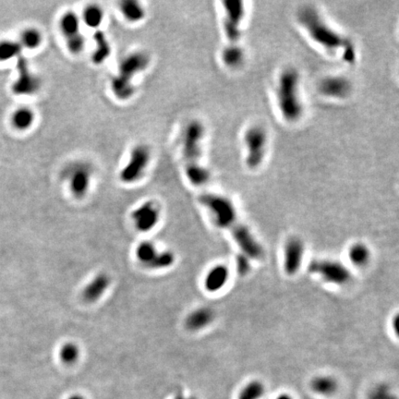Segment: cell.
I'll return each mask as SVG.
<instances>
[{
  "instance_id": "obj_15",
  "label": "cell",
  "mask_w": 399,
  "mask_h": 399,
  "mask_svg": "<svg viewBox=\"0 0 399 399\" xmlns=\"http://www.w3.org/2000/svg\"><path fill=\"white\" fill-rule=\"evenodd\" d=\"M110 285V277L107 274L101 272L85 286L82 297L87 302H94L100 300Z\"/></svg>"
},
{
  "instance_id": "obj_19",
  "label": "cell",
  "mask_w": 399,
  "mask_h": 399,
  "mask_svg": "<svg viewBox=\"0 0 399 399\" xmlns=\"http://www.w3.org/2000/svg\"><path fill=\"white\" fill-rule=\"evenodd\" d=\"M214 319H215L214 311L206 307H202L193 310L187 316L185 321V325L191 331H199L207 327Z\"/></svg>"
},
{
  "instance_id": "obj_35",
  "label": "cell",
  "mask_w": 399,
  "mask_h": 399,
  "mask_svg": "<svg viewBox=\"0 0 399 399\" xmlns=\"http://www.w3.org/2000/svg\"><path fill=\"white\" fill-rule=\"evenodd\" d=\"M69 399H85L82 396H80V395H72L71 397H70Z\"/></svg>"
},
{
  "instance_id": "obj_11",
  "label": "cell",
  "mask_w": 399,
  "mask_h": 399,
  "mask_svg": "<svg viewBox=\"0 0 399 399\" xmlns=\"http://www.w3.org/2000/svg\"><path fill=\"white\" fill-rule=\"evenodd\" d=\"M18 78L12 85L13 93L24 96L36 94L41 87V80L31 71L26 58L22 56L18 60Z\"/></svg>"
},
{
  "instance_id": "obj_36",
  "label": "cell",
  "mask_w": 399,
  "mask_h": 399,
  "mask_svg": "<svg viewBox=\"0 0 399 399\" xmlns=\"http://www.w3.org/2000/svg\"><path fill=\"white\" fill-rule=\"evenodd\" d=\"M178 399H193V398H183V397H179Z\"/></svg>"
},
{
  "instance_id": "obj_16",
  "label": "cell",
  "mask_w": 399,
  "mask_h": 399,
  "mask_svg": "<svg viewBox=\"0 0 399 399\" xmlns=\"http://www.w3.org/2000/svg\"><path fill=\"white\" fill-rule=\"evenodd\" d=\"M320 91L332 97H346L350 90L351 85L347 79L343 77H329L322 80L320 83Z\"/></svg>"
},
{
  "instance_id": "obj_28",
  "label": "cell",
  "mask_w": 399,
  "mask_h": 399,
  "mask_svg": "<svg viewBox=\"0 0 399 399\" xmlns=\"http://www.w3.org/2000/svg\"><path fill=\"white\" fill-rule=\"evenodd\" d=\"M23 47L19 42L5 40L0 42V61L10 60L19 56Z\"/></svg>"
},
{
  "instance_id": "obj_32",
  "label": "cell",
  "mask_w": 399,
  "mask_h": 399,
  "mask_svg": "<svg viewBox=\"0 0 399 399\" xmlns=\"http://www.w3.org/2000/svg\"><path fill=\"white\" fill-rule=\"evenodd\" d=\"M66 46L68 50L71 53L72 55L77 56L82 53L85 47V38L83 34L81 33L78 36L71 38L66 40Z\"/></svg>"
},
{
  "instance_id": "obj_34",
  "label": "cell",
  "mask_w": 399,
  "mask_h": 399,
  "mask_svg": "<svg viewBox=\"0 0 399 399\" xmlns=\"http://www.w3.org/2000/svg\"><path fill=\"white\" fill-rule=\"evenodd\" d=\"M277 399H292L288 394H281L280 396H278Z\"/></svg>"
},
{
  "instance_id": "obj_1",
  "label": "cell",
  "mask_w": 399,
  "mask_h": 399,
  "mask_svg": "<svg viewBox=\"0 0 399 399\" xmlns=\"http://www.w3.org/2000/svg\"><path fill=\"white\" fill-rule=\"evenodd\" d=\"M299 19L310 37L329 51H342L344 60H355V49L351 41L331 28L312 7H303L299 11Z\"/></svg>"
},
{
  "instance_id": "obj_18",
  "label": "cell",
  "mask_w": 399,
  "mask_h": 399,
  "mask_svg": "<svg viewBox=\"0 0 399 399\" xmlns=\"http://www.w3.org/2000/svg\"><path fill=\"white\" fill-rule=\"evenodd\" d=\"M94 49L92 54V61L94 65H102L108 60L112 53L111 46L109 44L106 33L101 30H96L93 35Z\"/></svg>"
},
{
  "instance_id": "obj_29",
  "label": "cell",
  "mask_w": 399,
  "mask_h": 399,
  "mask_svg": "<svg viewBox=\"0 0 399 399\" xmlns=\"http://www.w3.org/2000/svg\"><path fill=\"white\" fill-rule=\"evenodd\" d=\"M60 360L66 364H72L79 359L80 349L75 343L68 342L64 344L59 351Z\"/></svg>"
},
{
  "instance_id": "obj_21",
  "label": "cell",
  "mask_w": 399,
  "mask_h": 399,
  "mask_svg": "<svg viewBox=\"0 0 399 399\" xmlns=\"http://www.w3.org/2000/svg\"><path fill=\"white\" fill-rule=\"evenodd\" d=\"M119 10L124 19L129 23L137 24L145 18V10L140 2L135 0H125L120 2Z\"/></svg>"
},
{
  "instance_id": "obj_27",
  "label": "cell",
  "mask_w": 399,
  "mask_h": 399,
  "mask_svg": "<svg viewBox=\"0 0 399 399\" xmlns=\"http://www.w3.org/2000/svg\"><path fill=\"white\" fill-rule=\"evenodd\" d=\"M311 387L316 393L324 395L333 394L338 388V384L335 380L330 376H319L313 379L311 383Z\"/></svg>"
},
{
  "instance_id": "obj_4",
  "label": "cell",
  "mask_w": 399,
  "mask_h": 399,
  "mask_svg": "<svg viewBox=\"0 0 399 399\" xmlns=\"http://www.w3.org/2000/svg\"><path fill=\"white\" fill-rule=\"evenodd\" d=\"M150 57L144 52H134L128 55L119 63L117 75L111 80L113 94L119 100H129L135 93L132 80L145 71L149 66Z\"/></svg>"
},
{
  "instance_id": "obj_20",
  "label": "cell",
  "mask_w": 399,
  "mask_h": 399,
  "mask_svg": "<svg viewBox=\"0 0 399 399\" xmlns=\"http://www.w3.org/2000/svg\"><path fill=\"white\" fill-rule=\"evenodd\" d=\"M59 28L65 40L75 37L80 33V19L73 11H67L59 20Z\"/></svg>"
},
{
  "instance_id": "obj_12",
  "label": "cell",
  "mask_w": 399,
  "mask_h": 399,
  "mask_svg": "<svg viewBox=\"0 0 399 399\" xmlns=\"http://www.w3.org/2000/svg\"><path fill=\"white\" fill-rule=\"evenodd\" d=\"M232 235L236 243L240 247L245 256L254 260L262 258L263 255V248L258 241L255 240L247 226L237 224L233 226Z\"/></svg>"
},
{
  "instance_id": "obj_23",
  "label": "cell",
  "mask_w": 399,
  "mask_h": 399,
  "mask_svg": "<svg viewBox=\"0 0 399 399\" xmlns=\"http://www.w3.org/2000/svg\"><path fill=\"white\" fill-rule=\"evenodd\" d=\"M104 13L100 6L91 4L85 8L82 13V20L87 27L94 30H99L103 24Z\"/></svg>"
},
{
  "instance_id": "obj_10",
  "label": "cell",
  "mask_w": 399,
  "mask_h": 399,
  "mask_svg": "<svg viewBox=\"0 0 399 399\" xmlns=\"http://www.w3.org/2000/svg\"><path fill=\"white\" fill-rule=\"evenodd\" d=\"M69 186L74 197L81 199L89 192L92 180V169L85 163L71 165L66 171Z\"/></svg>"
},
{
  "instance_id": "obj_31",
  "label": "cell",
  "mask_w": 399,
  "mask_h": 399,
  "mask_svg": "<svg viewBox=\"0 0 399 399\" xmlns=\"http://www.w3.org/2000/svg\"><path fill=\"white\" fill-rule=\"evenodd\" d=\"M175 255L170 250H164L159 253L155 256V260L152 262L149 267L150 269H165L174 263Z\"/></svg>"
},
{
  "instance_id": "obj_3",
  "label": "cell",
  "mask_w": 399,
  "mask_h": 399,
  "mask_svg": "<svg viewBox=\"0 0 399 399\" xmlns=\"http://www.w3.org/2000/svg\"><path fill=\"white\" fill-rule=\"evenodd\" d=\"M225 10L224 30L228 46L223 52V59L229 67L240 65L243 59V52L240 48V24L244 18L245 9L240 0H226L223 2Z\"/></svg>"
},
{
  "instance_id": "obj_7",
  "label": "cell",
  "mask_w": 399,
  "mask_h": 399,
  "mask_svg": "<svg viewBox=\"0 0 399 399\" xmlns=\"http://www.w3.org/2000/svg\"><path fill=\"white\" fill-rule=\"evenodd\" d=\"M150 161V148L144 144L135 146L130 154L127 164L123 166L119 173V179L125 184L139 181L145 173Z\"/></svg>"
},
{
  "instance_id": "obj_14",
  "label": "cell",
  "mask_w": 399,
  "mask_h": 399,
  "mask_svg": "<svg viewBox=\"0 0 399 399\" xmlns=\"http://www.w3.org/2000/svg\"><path fill=\"white\" fill-rule=\"evenodd\" d=\"M304 255V244L299 238L287 240L284 249V269L288 276L299 272Z\"/></svg>"
},
{
  "instance_id": "obj_17",
  "label": "cell",
  "mask_w": 399,
  "mask_h": 399,
  "mask_svg": "<svg viewBox=\"0 0 399 399\" xmlns=\"http://www.w3.org/2000/svg\"><path fill=\"white\" fill-rule=\"evenodd\" d=\"M229 278V270L224 264L212 268L204 279V287L207 291L215 293L225 287Z\"/></svg>"
},
{
  "instance_id": "obj_26",
  "label": "cell",
  "mask_w": 399,
  "mask_h": 399,
  "mask_svg": "<svg viewBox=\"0 0 399 399\" xmlns=\"http://www.w3.org/2000/svg\"><path fill=\"white\" fill-rule=\"evenodd\" d=\"M43 42V35L41 32L36 28L25 29L20 34V41L23 48L27 49H36L41 46Z\"/></svg>"
},
{
  "instance_id": "obj_25",
  "label": "cell",
  "mask_w": 399,
  "mask_h": 399,
  "mask_svg": "<svg viewBox=\"0 0 399 399\" xmlns=\"http://www.w3.org/2000/svg\"><path fill=\"white\" fill-rule=\"evenodd\" d=\"M157 254L158 250L156 249V247L150 241H142L137 247V258L147 267H149V265L155 260Z\"/></svg>"
},
{
  "instance_id": "obj_30",
  "label": "cell",
  "mask_w": 399,
  "mask_h": 399,
  "mask_svg": "<svg viewBox=\"0 0 399 399\" xmlns=\"http://www.w3.org/2000/svg\"><path fill=\"white\" fill-rule=\"evenodd\" d=\"M264 387L258 381H254L246 385L241 391L239 399H259L263 396Z\"/></svg>"
},
{
  "instance_id": "obj_9",
  "label": "cell",
  "mask_w": 399,
  "mask_h": 399,
  "mask_svg": "<svg viewBox=\"0 0 399 399\" xmlns=\"http://www.w3.org/2000/svg\"><path fill=\"white\" fill-rule=\"evenodd\" d=\"M245 143L248 152L246 164L250 169H257L266 152L267 134L264 129L260 126L249 128L245 135Z\"/></svg>"
},
{
  "instance_id": "obj_24",
  "label": "cell",
  "mask_w": 399,
  "mask_h": 399,
  "mask_svg": "<svg viewBox=\"0 0 399 399\" xmlns=\"http://www.w3.org/2000/svg\"><path fill=\"white\" fill-rule=\"evenodd\" d=\"M348 258L354 265L362 267L369 263L371 258V251L366 245L355 243L348 250Z\"/></svg>"
},
{
  "instance_id": "obj_13",
  "label": "cell",
  "mask_w": 399,
  "mask_h": 399,
  "mask_svg": "<svg viewBox=\"0 0 399 399\" xmlns=\"http://www.w3.org/2000/svg\"><path fill=\"white\" fill-rule=\"evenodd\" d=\"M132 217L138 230L147 232L157 225L160 218L159 208L154 202H146L132 212Z\"/></svg>"
},
{
  "instance_id": "obj_6",
  "label": "cell",
  "mask_w": 399,
  "mask_h": 399,
  "mask_svg": "<svg viewBox=\"0 0 399 399\" xmlns=\"http://www.w3.org/2000/svg\"><path fill=\"white\" fill-rule=\"evenodd\" d=\"M199 202L206 207L215 219V224L220 228L234 226L237 221V211L229 199L214 193H205L199 197Z\"/></svg>"
},
{
  "instance_id": "obj_33",
  "label": "cell",
  "mask_w": 399,
  "mask_h": 399,
  "mask_svg": "<svg viewBox=\"0 0 399 399\" xmlns=\"http://www.w3.org/2000/svg\"><path fill=\"white\" fill-rule=\"evenodd\" d=\"M236 265H237V270L240 276H245L249 272L250 269V264H249V259L245 256L244 254L239 255L236 259Z\"/></svg>"
},
{
  "instance_id": "obj_22",
  "label": "cell",
  "mask_w": 399,
  "mask_h": 399,
  "mask_svg": "<svg viewBox=\"0 0 399 399\" xmlns=\"http://www.w3.org/2000/svg\"><path fill=\"white\" fill-rule=\"evenodd\" d=\"M35 115L31 108H19L11 116L12 126L18 131H27L33 126Z\"/></svg>"
},
{
  "instance_id": "obj_2",
  "label": "cell",
  "mask_w": 399,
  "mask_h": 399,
  "mask_svg": "<svg viewBox=\"0 0 399 399\" xmlns=\"http://www.w3.org/2000/svg\"><path fill=\"white\" fill-rule=\"evenodd\" d=\"M204 128L198 120L188 123L182 136V154L185 173L191 183L200 187L209 181L210 173L201 163Z\"/></svg>"
},
{
  "instance_id": "obj_8",
  "label": "cell",
  "mask_w": 399,
  "mask_h": 399,
  "mask_svg": "<svg viewBox=\"0 0 399 399\" xmlns=\"http://www.w3.org/2000/svg\"><path fill=\"white\" fill-rule=\"evenodd\" d=\"M309 271L320 276L324 281L342 286L351 278V274L343 263L332 260H313L309 264Z\"/></svg>"
},
{
  "instance_id": "obj_5",
  "label": "cell",
  "mask_w": 399,
  "mask_h": 399,
  "mask_svg": "<svg viewBox=\"0 0 399 399\" xmlns=\"http://www.w3.org/2000/svg\"><path fill=\"white\" fill-rule=\"evenodd\" d=\"M277 102L283 117L289 122L301 118L302 106L299 94V73L289 68L279 76L277 85Z\"/></svg>"
}]
</instances>
